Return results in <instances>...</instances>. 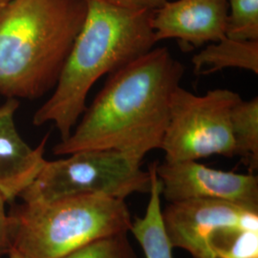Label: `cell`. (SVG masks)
<instances>
[{
	"instance_id": "cell-1",
	"label": "cell",
	"mask_w": 258,
	"mask_h": 258,
	"mask_svg": "<svg viewBox=\"0 0 258 258\" xmlns=\"http://www.w3.org/2000/svg\"><path fill=\"white\" fill-rule=\"evenodd\" d=\"M184 70L167 47H154L111 73L54 154L111 149L143 160L161 148L171 98Z\"/></svg>"
},
{
	"instance_id": "cell-2",
	"label": "cell",
	"mask_w": 258,
	"mask_h": 258,
	"mask_svg": "<svg viewBox=\"0 0 258 258\" xmlns=\"http://www.w3.org/2000/svg\"><path fill=\"white\" fill-rule=\"evenodd\" d=\"M86 16L56 81L54 92L34 115L33 123H53L68 138L102 76L110 75L155 47L153 11L131 9L111 0H86Z\"/></svg>"
},
{
	"instance_id": "cell-3",
	"label": "cell",
	"mask_w": 258,
	"mask_h": 258,
	"mask_svg": "<svg viewBox=\"0 0 258 258\" xmlns=\"http://www.w3.org/2000/svg\"><path fill=\"white\" fill-rule=\"evenodd\" d=\"M86 9V0L11 1L0 13V95L33 100L53 89Z\"/></svg>"
},
{
	"instance_id": "cell-4",
	"label": "cell",
	"mask_w": 258,
	"mask_h": 258,
	"mask_svg": "<svg viewBox=\"0 0 258 258\" xmlns=\"http://www.w3.org/2000/svg\"><path fill=\"white\" fill-rule=\"evenodd\" d=\"M132 225L124 200L87 194L25 204L11 215V249L25 258H62Z\"/></svg>"
},
{
	"instance_id": "cell-5",
	"label": "cell",
	"mask_w": 258,
	"mask_h": 258,
	"mask_svg": "<svg viewBox=\"0 0 258 258\" xmlns=\"http://www.w3.org/2000/svg\"><path fill=\"white\" fill-rule=\"evenodd\" d=\"M46 161L34 182L20 195L25 204L43 203L77 195L96 194L124 200L149 192V170L142 160L117 150L93 149Z\"/></svg>"
},
{
	"instance_id": "cell-6",
	"label": "cell",
	"mask_w": 258,
	"mask_h": 258,
	"mask_svg": "<svg viewBox=\"0 0 258 258\" xmlns=\"http://www.w3.org/2000/svg\"><path fill=\"white\" fill-rule=\"evenodd\" d=\"M242 100L238 93L215 88L196 95L178 86L172 95L169 119L160 149L166 163L235 156L231 111Z\"/></svg>"
},
{
	"instance_id": "cell-7",
	"label": "cell",
	"mask_w": 258,
	"mask_h": 258,
	"mask_svg": "<svg viewBox=\"0 0 258 258\" xmlns=\"http://www.w3.org/2000/svg\"><path fill=\"white\" fill-rule=\"evenodd\" d=\"M162 217L172 248L185 249L194 258H216L211 241L218 231L258 230V212L220 200L171 202L162 210Z\"/></svg>"
},
{
	"instance_id": "cell-8",
	"label": "cell",
	"mask_w": 258,
	"mask_h": 258,
	"mask_svg": "<svg viewBox=\"0 0 258 258\" xmlns=\"http://www.w3.org/2000/svg\"><path fill=\"white\" fill-rule=\"evenodd\" d=\"M161 195L169 203L212 199L258 212V177L211 168L197 161L156 165Z\"/></svg>"
},
{
	"instance_id": "cell-9",
	"label": "cell",
	"mask_w": 258,
	"mask_h": 258,
	"mask_svg": "<svg viewBox=\"0 0 258 258\" xmlns=\"http://www.w3.org/2000/svg\"><path fill=\"white\" fill-rule=\"evenodd\" d=\"M228 10V0H167L153 11L155 41L172 38L196 48L216 42L226 37Z\"/></svg>"
},
{
	"instance_id": "cell-10",
	"label": "cell",
	"mask_w": 258,
	"mask_h": 258,
	"mask_svg": "<svg viewBox=\"0 0 258 258\" xmlns=\"http://www.w3.org/2000/svg\"><path fill=\"white\" fill-rule=\"evenodd\" d=\"M19 106V100L12 98L0 104V194L7 202L20 197L47 161L44 151L49 135L31 148L16 124Z\"/></svg>"
},
{
	"instance_id": "cell-11",
	"label": "cell",
	"mask_w": 258,
	"mask_h": 258,
	"mask_svg": "<svg viewBox=\"0 0 258 258\" xmlns=\"http://www.w3.org/2000/svg\"><path fill=\"white\" fill-rule=\"evenodd\" d=\"M194 74L204 76L229 68L248 70L258 74V41L223 37L209 43L191 59Z\"/></svg>"
},
{
	"instance_id": "cell-12",
	"label": "cell",
	"mask_w": 258,
	"mask_h": 258,
	"mask_svg": "<svg viewBox=\"0 0 258 258\" xmlns=\"http://www.w3.org/2000/svg\"><path fill=\"white\" fill-rule=\"evenodd\" d=\"M157 163L149 167L151 185L146 214L132 222L130 231L142 247L146 258H173L172 246L167 238L161 208V184L156 173Z\"/></svg>"
},
{
	"instance_id": "cell-13",
	"label": "cell",
	"mask_w": 258,
	"mask_h": 258,
	"mask_svg": "<svg viewBox=\"0 0 258 258\" xmlns=\"http://www.w3.org/2000/svg\"><path fill=\"white\" fill-rule=\"evenodd\" d=\"M235 155L242 158L250 173L258 166V98L241 100L231 111Z\"/></svg>"
},
{
	"instance_id": "cell-14",
	"label": "cell",
	"mask_w": 258,
	"mask_h": 258,
	"mask_svg": "<svg viewBox=\"0 0 258 258\" xmlns=\"http://www.w3.org/2000/svg\"><path fill=\"white\" fill-rule=\"evenodd\" d=\"M216 258H258V230L227 229L211 241Z\"/></svg>"
},
{
	"instance_id": "cell-15",
	"label": "cell",
	"mask_w": 258,
	"mask_h": 258,
	"mask_svg": "<svg viewBox=\"0 0 258 258\" xmlns=\"http://www.w3.org/2000/svg\"><path fill=\"white\" fill-rule=\"evenodd\" d=\"M226 37L258 41V0H228Z\"/></svg>"
},
{
	"instance_id": "cell-16",
	"label": "cell",
	"mask_w": 258,
	"mask_h": 258,
	"mask_svg": "<svg viewBox=\"0 0 258 258\" xmlns=\"http://www.w3.org/2000/svg\"><path fill=\"white\" fill-rule=\"evenodd\" d=\"M62 258H137L126 232L118 233L76 249Z\"/></svg>"
},
{
	"instance_id": "cell-17",
	"label": "cell",
	"mask_w": 258,
	"mask_h": 258,
	"mask_svg": "<svg viewBox=\"0 0 258 258\" xmlns=\"http://www.w3.org/2000/svg\"><path fill=\"white\" fill-rule=\"evenodd\" d=\"M7 201L0 194V256L11 249V215L6 212Z\"/></svg>"
},
{
	"instance_id": "cell-18",
	"label": "cell",
	"mask_w": 258,
	"mask_h": 258,
	"mask_svg": "<svg viewBox=\"0 0 258 258\" xmlns=\"http://www.w3.org/2000/svg\"><path fill=\"white\" fill-rule=\"evenodd\" d=\"M112 2L131 9L156 10L167 0H111Z\"/></svg>"
},
{
	"instance_id": "cell-19",
	"label": "cell",
	"mask_w": 258,
	"mask_h": 258,
	"mask_svg": "<svg viewBox=\"0 0 258 258\" xmlns=\"http://www.w3.org/2000/svg\"><path fill=\"white\" fill-rule=\"evenodd\" d=\"M8 258H25L23 257L21 254H19L18 251H16L15 249H10L8 251Z\"/></svg>"
},
{
	"instance_id": "cell-20",
	"label": "cell",
	"mask_w": 258,
	"mask_h": 258,
	"mask_svg": "<svg viewBox=\"0 0 258 258\" xmlns=\"http://www.w3.org/2000/svg\"><path fill=\"white\" fill-rule=\"evenodd\" d=\"M11 1L13 0H0V13L7 7Z\"/></svg>"
}]
</instances>
